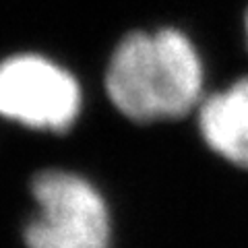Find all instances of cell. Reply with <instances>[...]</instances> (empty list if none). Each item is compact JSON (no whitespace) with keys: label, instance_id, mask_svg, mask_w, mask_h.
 <instances>
[{"label":"cell","instance_id":"1","mask_svg":"<svg viewBox=\"0 0 248 248\" xmlns=\"http://www.w3.org/2000/svg\"><path fill=\"white\" fill-rule=\"evenodd\" d=\"M99 77L108 106L137 126L182 120L203 102V60L176 27L122 33Z\"/></svg>","mask_w":248,"mask_h":248},{"label":"cell","instance_id":"2","mask_svg":"<svg viewBox=\"0 0 248 248\" xmlns=\"http://www.w3.org/2000/svg\"><path fill=\"white\" fill-rule=\"evenodd\" d=\"M27 197L31 207L19 219L23 248H116L110 199L81 170L37 168L27 180Z\"/></svg>","mask_w":248,"mask_h":248},{"label":"cell","instance_id":"3","mask_svg":"<svg viewBox=\"0 0 248 248\" xmlns=\"http://www.w3.org/2000/svg\"><path fill=\"white\" fill-rule=\"evenodd\" d=\"M85 102L81 77L50 54L17 50L0 58V122L27 133L66 135Z\"/></svg>","mask_w":248,"mask_h":248},{"label":"cell","instance_id":"4","mask_svg":"<svg viewBox=\"0 0 248 248\" xmlns=\"http://www.w3.org/2000/svg\"><path fill=\"white\" fill-rule=\"evenodd\" d=\"M197 126L213 153L248 170V77L203 97Z\"/></svg>","mask_w":248,"mask_h":248},{"label":"cell","instance_id":"5","mask_svg":"<svg viewBox=\"0 0 248 248\" xmlns=\"http://www.w3.org/2000/svg\"><path fill=\"white\" fill-rule=\"evenodd\" d=\"M246 35H248V13H246Z\"/></svg>","mask_w":248,"mask_h":248}]
</instances>
